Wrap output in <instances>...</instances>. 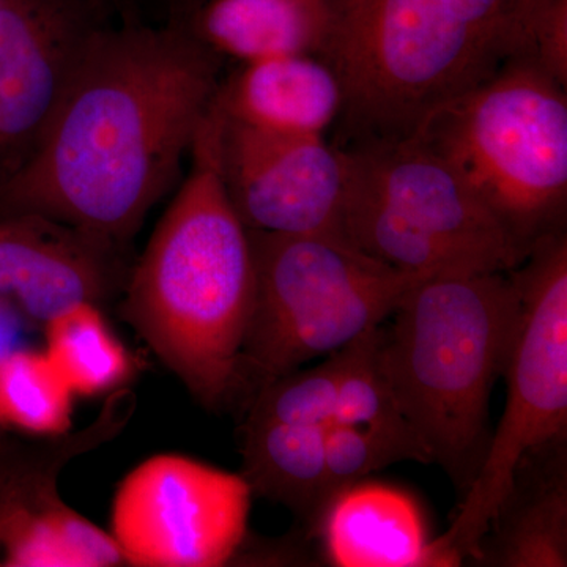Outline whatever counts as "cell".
Returning a JSON list of instances; mask_svg holds the SVG:
<instances>
[{
	"instance_id": "7c38bea8",
	"label": "cell",
	"mask_w": 567,
	"mask_h": 567,
	"mask_svg": "<svg viewBox=\"0 0 567 567\" xmlns=\"http://www.w3.org/2000/svg\"><path fill=\"white\" fill-rule=\"evenodd\" d=\"M126 249L31 212L0 210V297L44 327L80 305L122 297Z\"/></svg>"
},
{
	"instance_id": "52a82bcc",
	"label": "cell",
	"mask_w": 567,
	"mask_h": 567,
	"mask_svg": "<svg viewBox=\"0 0 567 567\" xmlns=\"http://www.w3.org/2000/svg\"><path fill=\"white\" fill-rule=\"evenodd\" d=\"M338 148L342 238L379 262L427 279L511 271L527 259L464 181L420 142Z\"/></svg>"
},
{
	"instance_id": "7a4b0ae2",
	"label": "cell",
	"mask_w": 567,
	"mask_h": 567,
	"mask_svg": "<svg viewBox=\"0 0 567 567\" xmlns=\"http://www.w3.org/2000/svg\"><path fill=\"white\" fill-rule=\"evenodd\" d=\"M215 103L192 169L133 264L118 312L208 412L237 405L256 271L249 230L219 173Z\"/></svg>"
},
{
	"instance_id": "6da1fadb",
	"label": "cell",
	"mask_w": 567,
	"mask_h": 567,
	"mask_svg": "<svg viewBox=\"0 0 567 567\" xmlns=\"http://www.w3.org/2000/svg\"><path fill=\"white\" fill-rule=\"evenodd\" d=\"M221 61L185 22L107 24L35 151L0 185V210L39 213L128 249L192 152Z\"/></svg>"
},
{
	"instance_id": "d4e9b609",
	"label": "cell",
	"mask_w": 567,
	"mask_h": 567,
	"mask_svg": "<svg viewBox=\"0 0 567 567\" xmlns=\"http://www.w3.org/2000/svg\"><path fill=\"white\" fill-rule=\"evenodd\" d=\"M18 347H20L18 346V324L14 322L13 309V311L0 319V364Z\"/></svg>"
},
{
	"instance_id": "83f0119b",
	"label": "cell",
	"mask_w": 567,
	"mask_h": 567,
	"mask_svg": "<svg viewBox=\"0 0 567 567\" xmlns=\"http://www.w3.org/2000/svg\"><path fill=\"white\" fill-rule=\"evenodd\" d=\"M13 306H11L9 301H6L2 297H0V319H2L3 316L9 315V312L13 311Z\"/></svg>"
},
{
	"instance_id": "ac0fdd59",
	"label": "cell",
	"mask_w": 567,
	"mask_h": 567,
	"mask_svg": "<svg viewBox=\"0 0 567 567\" xmlns=\"http://www.w3.org/2000/svg\"><path fill=\"white\" fill-rule=\"evenodd\" d=\"M327 427L254 421L240 427L241 475L252 495L286 506L309 532L327 507Z\"/></svg>"
},
{
	"instance_id": "277c9868",
	"label": "cell",
	"mask_w": 567,
	"mask_h": 567,
	"mask_svg": "<svg viewBox=\"0 0 567 567\" xmlns=\"http://www.w3.org/2000/svg\"><path fill=\"white\" fill-rule=\"evenodd\" d=\"M520 319L511 271L420 279L382 324L380 357L427 464L464 495L484 457L488 402Z\"/></svg>"
},
{
	"instance_id": "2e32d148",
	"label": "cell",
	"mask_w": 567,
	"mask_h": 567,
	"mask_svg": "<svg viewBox=\"0 0 567 567\" xmlns=\"http://www.w3.org/2000/svg\"><path fill=\"white\" fill-rule=\"evenodd\" d=\"M65 466L48 462L25 477L3 522L0 566H126L111 533L63 502L59 477Z\"/></svg>"
},
{
	"instance_id": "ffe728a7",
	"label": "cell",
	"mask_w": 567,
	"mask_h": 567,
	"mask_svg": "<svg viewBox=\"0 0 567 567\" xmlns=\"http://www.w3.org/2000/svg\"><path fill=\"white\" fill-rule=\"evenodd\" d=\"M382 324L346 346V364L333 423L365 429L401 447L409 461L427 464L424 451L399 409L383 368L380 357Z\"/></svg>"
},
{
	"instance_id": "f1b7e54d",
	"label": "cell",
	"mask_w": 567,
	"mask_h": 567,
	"mask_svg": "<svg viewBox=\"0 0 567 567\" xmlns=\"http://www.w3.org/2000/svg\"><path fill=\"white\" fill-rule=\"evenodd\" d=\"M2 439H3V436H2V434H0V440H2Z\"/></svg>"
},
{
	"instance_id": "603a6c76",
	"label": "cell",
	"mask_w": 567,
	"mask_h": 567,
	"mask_svg": "<svg viewBox=\"0 0 567 567\" xmlns=\"http://www.w3.org/2000/svg\"><path fill=\"white\" fill-rule=\"evenodd\" d=\"M402 461H409L404 451L382 436L354 425L328 424L324 435L327 506L339 492L377 470Z\"/></svg>"
},
{
	"instance_id": "9c48e42d",
	"label": "cell",
	"mask_w": 567,
	"mask_h": 567,
	"mask_svg": "<svg viewBox=\"0 0 567 567\" xmlns=\"http://www.w3.org/2000/svg\"><path fill=\"white\" fill-rule=\"evenodd\" d=\"M251 498L241 473L156 454L115 488L110 533L126 566L221 567L245 546Z\"/></svg>"
},
{
	"instance_id": "cb8c5ba5",
	"label": "cell",
	"mask_w": 567,
	"mask_h": 567,
	"mask_svg": "<svg viewBox=\"0 0 567 567\" xmlns=\"http://www.w3.org/2000/svg\"><path fill=\"white\" fill-rule=\"evenodd\" d=\"M533 59L567 87V0H548L537 20Z\"/></svg>"
},
{
	"instance_id": "484cf974",
	"label": "cell",
	"mask_w": 567,
	"mask_h": 567,
	"mask_svg": "<svg viewBox=\"0 0 567 567\" xmlns=\"http://www.w3.org/2000/svg\"><path fill=\"white\" fill-rule=\"evenodd\" d=\"M163 2L169 9L171 21L186 22L205 0H163Z\"/></svg>"
},
{
	"instance_id": "e0dca14e",
	"label": "cell",
	"mask_w": 567,
	"mask_h": 567,
	"mask_svg": "<svg viewBox=\"0 0 567 567\" xmlns=\"http://www.w3.org/2000/svg\"><path fill=\"white\" fill-rule=\"evenodd\" d=\"M185 24L219 58L241 63L320 58L330 39L331 9L328 0H205Z\"/></svg>"
},
{
	"instance_id": "ba28073f",
	"label": "cell",
	"mask_w": 567,
	"mask_h": 567,
	"mask_svg": "<svg viewBox=\"0 0 567 567\" xmlns=\"http://www.w3.org/2000/svg\"><path fill=\"white\" fill-rule=\"evenodd\" d=\"M511 276L520 295V319L503 374L505 413L451 527L432 539L435 567L475 561L522 458L567 439L566 230L540 240Z\"/></svg>"
},
{
	"instance_id": "8992f818",
	"label": "cell",
	"mask_w": 567,
	"mask_h": 567,
	"mask_svg": "<svg viewBox=\"0 0 567 567\" xmlns=\"http://www.w3.org/2000/svg\"><path fill=\"white\" fill-rule=\"evenodd\" d=\"M249 238L256 289L237 399L245 410L268 383L385 323L420 281L333 235L249 230Z\"/></svg>"
},
{
	"instance_id": "30bf717a",
	"label": "cell",
	"mask_w": 567,
	"mask_h": 567,
	"mask_svg": "<svg viewBox=\"0 0 567 567\" xmlns=\"http://www.w3.org/2000/svg\"><path fill=\"white\" fill-rule=\"evenodd\" d=\"M114 14L104 0H0V185L35 151Z\"/></svg>"
},
{
	"instance_id": "8fae6325",
	"label": "cell",
	"mask_w": 567,
	"mask_h": 567,
	"mask_svg": "<svg viewBox=\"0 0 567 567\" xmlns=\"http://www.w3.org/2000/svg\"><path fill=\"white\" fill-rule=\"evenodd\" d=\"M216 111L219 173L246 229L342 238L339 148L324 136L262 132Z\"/></svg>"
},
{
	"instance_id": "d6986e66",
	"label": "cell",
	"mask_w": 567,
	"mask_h": 567,
	"mask_svg": "<svg viewBox=\"0 0 567 567\" xmlns=\"http://www.w3.org/2000/svg\"><path fill=\"white\" fill-rule=\"evenodd\" d=\"M43 328L44 353L76 398H106L128 386L140 371L102 306H76Z\"/></svg>"
},
{
	"instance_id": "4fadbf2b",
	"label": "cell",
	"mask_w": 567,
	"mask_h": 567,
	"mask_svg": "<svg viewBox=\"0 0 567 567\" xmlns=\"http://www.w3.org/2000/svg\"><path fill=\"white\" fill-rule=\"evenodd\" d=\"M312 536L336 567H434L423 511L401 488L361 480L324 507Z\"/></svg>"
},
{
	"instance_id": "9a60e30c",
	"label": "cell",
	"mask_w": 567,
	"mask_h": 567,
	"mask_svg": "<svg viewBox=\"0 0 567 567\" xmlns=\"http://www.w3.org/2000/svg\"><path fill=\"white\" fill-rule=\"evenodd\" d=\"M566 442L522 458L475 561L498 567L567 566Z\"/></svg>"
},
{
	"instance_id": "5b68a950",
	"label": "cell",
	"mask_w": 567,
	"mask_h": 567,
	"mask_svg": "<svg viewBox=\"0 0 567 567\" xmlns=\"http://www.w3.org/2000/svg\"><path fill=\"white\" fill-rule=\"evenodd\" d=\"M410 140L464 181L525 257L566 230L567 87L535 59L506 63Z\"/></svg>"
},
{
	"instance_id": "4316f807",
	"label": "cell",
	"mask_w": 567,
	"mask_h": 567,
	"mask_svg": "<svg viewBox=\"0 0 567 567\" xmlns=\"http://www.w3.org/2000/svg\"><path fill=\"white\" fill-rule=\"evenodd\" d=\"M104 2H106L107 6H110L111 9L115 11V13L123 14V17H128V0H104Z\"/></svg>"
},
{
	"instance_id": "5bb4252c",
	"label": "cell",
	"mask_w": 567,
	"mask_h": 567,
	"mask_svg": "<svg viewBox=\"0 0 567 567\" xmlns=\"http://www.w3.org/2000/svg\"><path fill=\"white\" fill-rule=\"evenodd\" d=\"M215 104L227 121L281 134L324 136L342 106L338 76L317 55L246 62L219 84Z\"/></svg>"
},
{
	"instance_id": "7402d4cb",
	"label": "cell",
	"mask_w": 567,
	"mask_h": 567,
	"mask_svg": "<svg viewBox=\"0 0 567 567\" xmlns=\"http://www.w3.org/2000/svg\"><path fill=\"white\" fill-rule=\"evenodd\" d=\"M346 364V347L328 354L323 363L290 372L257 391L245 410L254 423H333L339 382Z\"/></svg>"
},
{
	"instance_id": "44dd1931",
	"label": "cell",
	"mask_w": 567,
	"mask_h": 567,
	"mask_svg": "<svg viewBox=\"0 0 567 567\" xmlns=\"http://www.w3.org/2000/svg\"><path fill=\"white\" fill-rule=\"evenodd\" d=\"M74 398L44 350L18 347L0 364V432L40 440L69 434Z\"/></svg>"
},
{
	"instance_id": "3957f363",
	"label": "cell",
	"mask_w": 567,
	"mask_h": 567,
	"mask_svg": "<svg viewBox=\"0 0 567 567\" xmlns=\"http://www.w3.org/2000/svg\"><path fill=\"white\" fill-rule=\"evenodd\" d=\"M320 59L338 76L336 147L406 141L425 118L532 58L548 0H328Z\"/></svg>"
}]
</instances>
